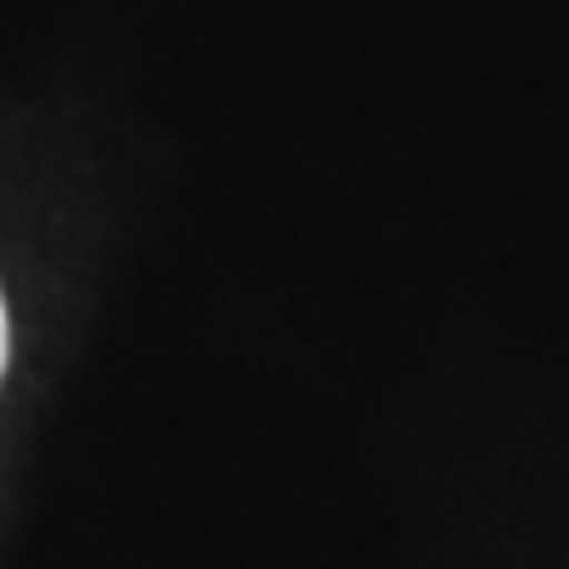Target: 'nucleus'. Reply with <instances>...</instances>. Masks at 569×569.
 <instances>
[{"instance_id": "obj_1", "label": "nucleus", "mask_w": 569, "mask_h": 569, "mask_svg": "<svg viewBox=\"0 0 569 569\" xmlns=\"http://www.w3.org/2000/svg\"><path fill=\"white\" fill-rule=\"evenodd\" d=\"M0 366H6V309H0Z\"/></svg>"}]
</instances>
